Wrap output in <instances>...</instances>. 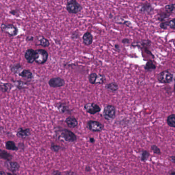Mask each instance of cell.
Listing matches in <instances>:
<instances>
[{
	"mask_svg": "<svg viewBox=\"0 0 175 175\" xmlns=\"http://www.w3.org/2000/svg\"><path fill=\"white\" fill-rule=\"evenodd\" d=\"M56 135L59 139L67 142H74L77 139L76 134L73 131L67 129H61L56 132Z\"/></svg>",
	"mask_w": 175,
	"mask_h": 175,
	"instance_id": "1",
	"label": "cell"
},
{
	"mask_svg": "<svg viewBox=\"0 0 175 175\" xmlns=\"http://www.w3.org/2000/svg\"><path fill=\"white\" fill-rule=\"evenodd\" d=\"M83 7L76 0H71L67 2L66 9L71 14H77L81 11Z\"/></svg>",
	"mask_w": 175,
	"mask_h": 175,
	"instance_id": "2",
	"label": "cell"
},
{
	"mask_svg": "<svg viewBox=\"0 0 175 175\" xmlns=\"http://www.w3.org/2000/svg\"><path fill=\"white\" fill-rule=\"evenodd\" d=\"M173 74L168 71H163L158 74L157 80L159 83L168 84L173 80Z\"/></svg>",
	"mask_w": 175,
	"mask_h": 175,
	"instance_id": "3",
	"label": "cell"
},
{
	"mask_svg": "<svg viewBox=\"0 0 175 175\" xmlns=\"http://www.w3.org/2000/svg\"><path fill=\"white\" fill-rule=\"evenodd\" d=\"M116 115V108L112 105H107L105 107L103 111V116L105 119L111 121L115 118Z\"/></svg>",
	"mask_w": 175,
	"mask_h": 175,
	"instance_id": "4",
	"label": "cell"
},
{
	"mask_svg": "<svg viewBox=\"0 0 175 175\" xmlns=\"http://www.w3.org/2000/svg\"><path fill=\"white\" fill-rule=\"evenodd\" d=\"M48 53L47 51L42 49L35 50V62L39 64H44L47 61Z\"/></svg>",
	"mask_w": 175,
	"mask_h": 175,
	"instance_id": "5",
	"label": "cell"
},
{
	"mask_svg": "<svg viewBox=\"0 0 175 175\" xmlns=\"http://www.w3.org/2000/svg\"><path fill=\"white\" fill-rule=\"evenodd\" d=\"M1 29L3 32L8 34L11 37H14L18 34V29L17 27L14 26L13 24H2L1 25Z\"/></svg>",
	"mask_w": 175,
	"mask_h": 175,
	"instance_id": "6",
	"label": "cell"
},
{
	"mask_svg": "<svg viewBox=\"0 0 175 175\" xmlns=\"http://www.w3.org/2000/svg\"><path fill=\"white\" fill-rule=\"evenodd\" d=\"M87 127L94 132H99L104 129V125L96 121L90 120L87 122Z\"/></svg>",
	"mask_w": 175,
	"mask_h": 175,
	"instance_id": "7",
	"label": "cell"
},
{
	"mask_svg": "<svg viewBox=\"0 0 175 175\" xmlns=\"http://www.w3.org/2000/svg\"><path fill=\"white\" fill-rule=\"evenodd\" d=\"M84 108L86 112L91 115H94L101 111L100 107L94 103H87L84 106Z\"/></svg>",
	"mask_w": 175,
	"mask_h": 175,
	"instance_id": "8",
	"label": "cell"
},
{
	"mask_svg": "<svg viewBox=\"0 0 175 175\" xmlns=\"http://www.w3.org/2000/svg\"><path fill=\"white\" fill-rule=\"evenodd\" d=\"M65 82L64 80L60 77H55L50 80L48 81V84L53 88H58L63 86L65 85Z\"/></svg>",
	"mask_w": 175,
	"mask_h": 175,
	"instance_id": "9",
	"label": "cell"
},
{
	"mask_svg": "<svg viewBox=\"0 0 175 175\" xmlns=\"http://www.w3.org/2000/svg\"><path fill=\"white\" fill-rule=\"evenodd\" d=\"M5 166L7 170L12 173L17 172L20 169V165L18 162L14 161H6L5 162Z\"/></svg>",
	"mask_w": 175,
	"mask_h": 175,
	"instance_id": "10",
	"label": "cell"
},
{
	"mask_svg": "<svg viewBox=\"0 0 175 175\" xmlns=\"http://www.w3.org/2000/svg\"><path fill=\"white\" fill-rule=\"evenodd\" d=\"M138 10L139 11V12L142 14H150V13H152L154 9L150 3H145L142 4L139 7Z\"/></svg>",
	"mask_w": 175,
	"mask_h": 175,
	"instance_id": "11",
	"label": "cell"
},
{
	"mask_svg": "<svg viewBox=\"0 0 175 175\" xmlns=\"http://www.w3.org/2000/svg\"><path fill=\"white\" fill-rule=\"evenodd\" d=\"M25 58L29 64L33 63L35 61V50L32 49H29L25 52Z\"/></svg>",
	"mask_w": 175,
	"mask_h": 175,
	"instance_id": "12",
	"label": "cell"
},
{
	"mask_svg": "<svg viewBox=\"0 0 175 175\" xmlns=\"http://www.w3.org/2000/svg\"><path fill=\"white\" fill-rule=\"evenodd\" d=\"M151 41L149 40H142L140 41H138L136 42L133 43L131 44V46L133 47H138L143 48L144 49H146L148 47L151 45Z\"/></svg>",
	"mask_w": 175,
	"mask_h": 175,
	"instance_id": "13",
	"label": "cell"
},
{
	"mask_svg": "<svg viewBox=\"0 0 175 175\" xmlns=\"http://www.w3.org/2000/svg\"><path fill=\"white\" fill-rule=\"evenodd\" d=\"M31 134V131L29 128H20L18 129L17 133V136L20 138L25 139L28 138Z\"/></svg>",
	"mask_w": 175,
	"mask_h": 175,
	"instance_id": "14",
	"label": "cell"
},
{
	"mask_svg": "<svg viewBox=\"0 0 175 175\" xmlns=\"http://www.w3.org/2000/svg\"><path fill=\"white\" fill-rule=\"evenodd\" d=\"M83 42L85 45L89 46L92 45L93 42V36L89 32H86L84 34L83 38Z\"/></svg>",
	"mask_w": 175,
	"mask_h": 175,
	"instance_id": "15",
	"label": "cell"
},
{
	"mask_svg": "<svg viewBox=\"0 0 175 175\" xmlns=\"http://www.w3.org/2000/svg\"><path fill=\"white\" fill-rule=\"evenodd\" d=\"M37 45H41L43 47H48L50 46V43L47 39L42 35H39L36 38Z\"/></svg>",
	"mask_w": 175,
	"mask_h": 175,
	"instance_id": "16",
	"label": "cell"
},
{
	"mask_svg": "<svg viewBox=\"0 0 175 175\" xmlns=\"http://www.w3.org/2000/svg\"><path fill=\"white\" fill-rule=\"evenodd\" d=\"M65 123L70 128H75L78 126V120L74 117H68L66 119Z\"/></svg>",
	"mask_w": 175,
	"mask_h": 175,
	"instance_id": "17",
	"label": "cell"
},
{
	"mask_svg": "<svg viewBox=\"0 0 175 175\" xmlns=\"http://www.w3.org/2000/svg\"><path fill=\"white\" fill-rule=\"evenodd\" d=\"M105 89L107 90H110L112 92H115L118 90L119 86L117 83L116 82H111L105 85Z\"/></svg>",
	"mask_w": 175,
	"mask_h": 175,
	"instance_id": "18",
	"label": "cell"
},
{
	"mask_svg": "<svg viewBox=\"0 0 175 175\" xmlns=\"http://www.w3.org/2000/svg\"><path fill=\"white\" fill-rule=\"evenodd\" d=\"M166 122L170 127L175 128V114L169 115L166 119Z\"/></svg>",
	"mask_w": 175,
	"mask_h": 175,
	"instance_id": "19",
	"label": "cell"
},
{
	"mask_svg": "<svg viewBox=\"0 0 175 175\" xmlns=\"http://www.w3.org/2000/svg\"><path fill=\"white\" fill-rule=\"evenodd\" d=\"M0 157L1 159L6 160V161H11L13 158V156L11 154L2 149L0 150Z\"/></svg>",
	"mask_w": 175,
	"mask_h": 175,
	"instance_id": "20",
	"label": "cell"
},
{
	"mask_svg": "<svg viewBox=\"0 0 175 175\" xmlns=\"http://www.w3.org/2000/svg\"><path fill=\"white\" fill-rule=\"evenodd\" d=\"M6 149L8 150L17 151L18 150V147L16 145V144L13 141H8L6 142Z\"/></svg>",
	"mask_w": 175,
	"mask_h": 175,
	"instance_id": "21",
	"label": "cell"
},
{
	"mask_svg": "<svg viewBox=\"0 0 175 175\" xmlns=\"http://www.w3.org/2000/svg\"><path fill=\"white\" fill-rule=\"evenodd\" d=\"M19 76L23 78H27V79H32L33 78V74L32 72L28 69L23 70L22 72L20 73Z\"/></svg>",
	"mask_w": 175,
	"mask_h": 175,
	"instance_id": "22",
	"label": "cell"
},
{
	"mask_svg": "<svg viewBox=\"0 0 175 175\" xmlns=\"http://www.w3.org/2000/svg\"><path fill=\"white\" fill-rule=\"evenodd\" d=\"M57 108H58L59 110L62 113H71L68 107L63 103L58 104Z\"/></svg>",
	"mask_w": 175,
	"mask_h": 175,
	"instance_id": "23",
	"label": "cell"
},
{
	"mask_svg": "<svg viewBox=\"0 0 175 175\" xmlns=\"http://www.w3.org/2000/svg\"><path fill=\"white\" fill-rule=\"evenodd\" d=\"M156 68V66L155 65V64H154L152 61L151 60L147 61L146 65L144 66V69L146 71H153V70H155Z\"/></svg>",
	"mask_w": 175,
	"mask_h": 175,
	"instance_id": "24",
	"label": "cell"
},
{
	"mask_svg": "<svg viewBox=\"0 0 175 175\" xmlns=\"http://www.w3.org/2000/svg\"><path fill=\"white\" fill-rule=\"evenodd\" d=\"M171 14V13H169L168 11H166L165 12H163L159 14V17H158V20L162 22L165 21V20L167 18H169L170 15Z\"/></svg>",
	"mask_w": 175,
	"mask_h": 175,
	"instance_id": "25",
	"label": "cell"
},
{
	"mask_svg": "<svg viewBox=\"0 0 175 175\" xmlns=\"http://www.w3.org/2000/svg\"><path fill=\"white\" fill-rule=\"evenodd\" d=\"M22 69V67L20 64H16L11 66V71L16 74L19 73Z\"/></svg>",
	"mask_w": 175,
	"mask_h": 175,
	"instance_id": "26",
	"label": "cell"
},
{
	"mask_svg": "<svg viewBox=\"0 0 175 175\" xmlns=\"http://www.w3.org/2000/svg\"><path fill=\"white\" fill-rule=\"evenodd\" d=\"M115 21L116 23L119 24H123V25H125L127 26H131V22L128 21H125L124 20L121 18H116V19H115Z\"/></svg>",
	"mask_w": 175,
	"mask_h": 175,
	"instance_id": "27",
	"label": "cell"
},
{
	"mask_svg": "<svg viewBox=\"0 0 175 175\" xmlns=\"http://www.w3.org/2000/svg\"><path fill=\"white\" fill-rule=\"evenodd\" d=\"M98 74L95 73H92L89 75V82L92 84H96V81L97 80Z\"/></svg>",
	"mask_w": 175,
	"mask_h": 175,
	"instance_id": "28",
	"label": "cell"
},
{
	"mask_svg": "<svg viewBox=\"0 0 175 175\" xmlns=\"http://www.w3.org/2000/svg\"><path fill=\"white\" fill-rule=\"evenodd\" d=\"M149 152L147 150H142L141 155V160L143 162H145L149 158Z\"/></svg>",
	"mask_w": 175,
	"mask_h": 175,
	"instance_id": "29",
	"label": "cell"
},
{
	"mask_svg": "<svg viewBox=\"0 0 175 175\" xmlns=\"http://www.w3.org/2000/svg\"><path fill=\"white\" fill-rule=\"evenodd\" d=\"M13 87V85H11V84L9 83H5L3 85H1V90L3 92H9V90H11V88Z\"/></svg>",
	"mask_w": 175,
	"mask_h": 175,
	"instance_id": "30",
	"label": "cell"
},
{
	"mask_svg": "<svg viewBox=\"0 0 175 175\" xmlns=\"http://www.w3.org/2000/svg\"><path fill=\"white\" fill-rule=\"evenodd\" d=\"M165 10L171 14L175 13V4H171L165 6Z\"/></svg>",
	"mask_w": 175,
	"mask_h": 175,
	"instance_id": "31",
	"label": "cell"
},
{
	"mask_svg": "<svg viewBox=\"0 0 175 175\" xmlns=\"http://www.w3.org/2000/svg\"><path fill=\"white\" fill-rule=\"evenodd\" d=\"M105 77L103 74H98L97 80L96 81V84H103L105 81Z\"/></svg>",
	"mask_w": 175,
	"mask_h": 175,
	"instance_id": "32",
	"label": "cell"
},
{
	"mask_svg": "<svg viewBox=\"0 0 175 175\" xmlns=\"http://www.w3.org/2000/svg\"><path fill=\"white\" fill-rule=\"evenodd\" d=\"M50 148L52 150L55 152H58L62 149V147L60 146V145H57V144H56L53 143H51Z\"/></svg>",
	"mask_w": 175,
	"mask_h": 175,
	"instance_id": "33",
	"label": "cell"
},
{
	"mask_svg": "<svg viewBox=\"0 0 175 175\" xmlns=\"http://www.w3.org/2000/svg\"><path fill=\"white\" fill-rule=\"evenodd\" d=\"M151 150H152V152L157 155H160L161 154V152L160 149L156 145H152L151 146Z\"/></svg>",
	"mask_w": 175,
	"mask_h": 175,
	"instance_id": "34",
	"label": "cell"
},
{
	"mask_svg": "<svg viewBox=\"0 0 175 175\" xmlns=\"http://www.w3.org/2000/svg\"><path fill=\"white\" fill-rule=\"evenodd\" d=\"M169 27V21L162 22L160 24V27L163 29H166Z\"/></svg>",
	"mask_w": 175,
	"mask_h": 175,
	"instance_id": "35",
	"label": "cell"
},
{
	"mask_svg": "<svg viewBox=\"0 0 175 175\" xmlns=\"http://www.w3.org/2000/svg\"><path fill=\"white\" fill-rule=\"evenodd\" d=\"M169 27L171 29H175V18L169 21Z\"/></svg>",
	"mask_w": 175,
	"mask_h": 175,
	"instance_id": "36",
	"label": "cell"
},
{
	"mask_svg": "<svg viewBox=\"0 0 175 175\" xmlns=\"http://www.w3.org/2000/svg\"><path fill=\"white\" fill-rule=\"evenodd\" d=\"M26 41H28V42L34 41V37L33 36H32V35H29V36L27 37L26 39Z\"/></svg>",
	"mask_w": 175,
	"mask_h": 175,
	"instance_id": "37",
	"label": "cell"
},
{
	"mask_svg": "<svg viewBox=\"0 0 175 175\" xmlns=\"http://www.w3.org/2000/svg\"><path fill=\"white\" fill-rule=\"evenodd\" d=\"M122 43L123 44H127L129 43V40L128 39H127V38L123 39L122 40Z\"/></svg>",
	"mask_w": 175,
	"mask_h": 175,
	"instance_id": "38",
	"label": "cell"
},
{
	"mask_svg": "<svg viewBox=\"0 0 175 175\" xmlns=\"http://www.w3.org/2000/svg\"><path fill=\"white\" fill-rule=\"evenodd\" d=\"M169 160L170 162L175 164V156H172L169 157Z\"/></svg>",
	"mask_w": 175,
	"mask_h": 175,
	"instance_id": "39",
	"label": "cell"
},
{
	"mask_svg": "<svg viewBox=\"0 0 175 175\" xmlns=\"http://www.w3.org/2000/svg\"><path fill=\"white\" fill-rule=\"evenodd\" d=\"M10 13H11V14L14 15V16H17V14H18V11L17 10H11L10 11Z\"/></svg>",
	"mask_w": 175,
	"mask_h": 175,
	"instance_id": "40",
	"label": "cell"
},
{
	"mask_svg": "<svg viewBox=\"0 0 175 175\" xmlns=\"http://www.w3.org/2000/svg\"><path fill=\"white\" fill-rule=\"evenodd\" d=\"M115 50H116V51H118V52L120 51V46H119L118 44L115 45Z\"/></svg>",
	"mask_w": 175,
	"mask_h": 175,
	"instance_id": "41",
	"label": "cell"
},
{
	"mask_svg": "<svg viewBox=\"0 0 175 175\" xmlns=\"http://www.w3.org/2000/svg\"><path fill=\"white\" fill-rule=\"evenodd\" d=\"M52 174H53V175H59V174H61V172H59V171H53V172L52 173Z\"/></svg>",
	"mask_w": 175,
	"mask_h": 175,
	"instance_id": "42",
	"label": "cell"
},
{
	"mask_svg": "<svg viewBox=\"0 0 175 175\" xmlns=\"http://www.w3.org/2000/svg\"><path fill=\"white\" fill-rule=\"evenodd\" d=\"M85 170H86V172H90V170H91L90 167H89V166H86V168H85Z\"/></svg>",
	"mask_w": 175,
	"mask_h": 175,
	"instance_id": "43",
	"label": "cell"
},
{
	"mask_svg": "<svg viewBox=\"0 0 175 175\" xmlns=\"http://www.w3.org/2000/svg\"><path fill=\"white\" fill-rule=\"evenodd\" d=\"M89 141H90V143H93L95 142V140L94 138H90V139H89Z\"/></svg>",
	"mask_w": 175,
	"mask_h": 175,
	"instance_id": "44",
	"label": "cell"
},
{
	"mask_svg": "<svg viewBox=\"0 0 175 175\" xmlns=\"http://www.w3.org/2000/svg\"><path fill=\"white\" fill-rule=\"evenodd\" d=\"M66 174H67V175H71V174H76V173H74V172H67L66 173Z\"/></svg>",
	"mask_w": 175,
	"mask_h": 175,
	"instance_id": "45",
	"label": "cell"
},
{
	"mask_svg": "<svg viewBox=\"0 0 175 175\" xmlns=\"http://www.w3.org/2000/svg\"><path fill=\"white\" fill-rule=\"evenodd\" d=\"M170 173V175H175V170H173V172H170V173Z\"/></svg>",
	"mask_w": 175,
	"mask_h": 175,
	"instance_id": "46",
	"label": "cell"
},
{
	"mask_svg": "<svg viewBox=\"0 0 175 175\" xmlns=\"http://www.w3.org/2000/svg\"><path fill=\"white\" fill-rule=\"evenodd\" d=\"M173 89H174V91L175 92V84H174V86H173Z\"/></svg>",
	"mask_w": 175,
	"mask_h": 175,
	"instance_id": "47",
	"label": "cell"
}]
</instances>
